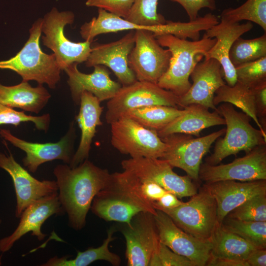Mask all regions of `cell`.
I'll return each instance as SVG.
<instances>
[{"label": "cell", "mask_w": 266, "mask_h": 266, "mask_svg": "<svg viewBox=\"0 0 266 266\" xmlns=\"http://www.w3.org/2000/svg\"><path fill=\"white\" fill-rule=\"evenodd\" d=\"M183 112L163 129L157 132L163 137L169 134L181 133L200 136L203 130L218 125H225V121L216 111L199 104H191L183 108Z\"/></svg>", "instance_id": "obj_26"}, {"label": "cell", "mask_w": 266, "mask_h": 266, "mask_svg": "<svg viewBox=\"0 0 266 266\" xmlns=\"http://www.w3.org/2000/svg\"><path fill=\"white\" fill-rule=\"evenodd\" d=\"M74 20L73 12H59L55 7L42 18L43 44L53 51L61 70L71 64L86 62L91 51V41L74 42L65 35V27L72 24Z\"/></svg>", "instance_id": "obj_8"}, {"label": "cell", "mask_w": 266, "mask_h": 266, "mask_svg": "<svg viewBox=\"0 0 266 266\" xmlns=\"http://www.w3.org/2000/svg\"><path fill=\"white\" fill-rule=\"evenodd\" d=\"M183 202L176 195L167 191L157 201L153 202L152 205L155 209L173 208L181 205Z\"/></svg>", "instance_id": "obj_44"}, {"label": "cell", "mask_w": 266, "mask_h": 266, "mask_svg": "<svg viewBox=\"0 0 266 266\" xmlns=\"http://www.w3.org/2000/svg\"><path fill=\"white\" fill-rule=\"evenodd\" d=\"M28 82L22 80L20 84L10 86L0 83V103L38 113L46 105L51 95L42 85L33 87Z\"/></svg>", "instance_id": "obj_27"}, {"label": "cell", "mask_w": 266, "mask_h": 266, "mask_svg": "<svg viewBox=\"0 0 266 266\" xmlns=\"http://www.w3.org/2000/svg\"><path fill=\"white\" fill-rule=\"evenodd\" d=\"M171 53L157 41L153 33L135 31V43L128 56V65L137 81L157 84L167 69Z\"/></svg>", "instance_id": "obj_12"}, {"label": "cell", "mask_w": 266, "mask_h": 266, "mask_svg": "<svg viewBox=\"0 0 266 266\" xmlns=\"http://www.w3.org/2000/svg\"><path fill=\"white\" fill-rule=\"evenodd\" d=\"M222 223L228 231L260 248H266V221H242L230 218Z\"/></svg>", "instance_id": "obj_34"}, {"label": "cell", "mask_w": 266, "mask_h": 266, "mask_svg": "<svg viewBox=\"0 0 266 266\" xmlns=\"http://www.w3.org/2000/svg\"><path fill=\"white\" fill-rule=\"evenodd\" d=\"M192 84L186 94L179 97V107L199 104L217 112L213 103L216 91L226 84L220 63L212 58L199 62L190 74Z\"/></svg>", "instance_id": "obj_20"}, {"label": "cell", "mask_w": 266, "mask_h": 266, "mask_svg": "<svg viewBox=\"0 0 266 266\" xmlns=\"http://www.w3.org/2000/svg\"><path fill=\"white\" fill-rule=\"evenodd\" d=\"M1 221H1V218H0V224L1 223Z\"/></svg>", "instance_id": "obj_47"}, {"label": "cell", "mask_w": 266, "mask_h": 266, "mask_svg": "<svg viewBox=\"0 0 266 266\" xmlns=\"http://www.w3.org/2000/svg\"><path fill=\"white\" fill-rule=\"evenodd\" d=\"M226 217L242 221H266V194L256 196L231 211Z\"/></svg>", "instance_id": "obj_36"}, {"label": "cell", "mask_w": 266, "mask_h": 266, "mask_svg": "<svg viewBox=\"0 0 266 266\" xmlns=\"http://www.w3.org/2000/svg\"><path fill=\"white\" fill-rule=\"evenodd\" d=\"M0 167L7 172L12 179L16 197L17 218H20L24 210L33 202L58 193L56 181L35 178L15 161L11 153L6 155L0 152Z\"/></svg>", "instance_id": "obj_18"}, {"label": "cell", "mask_w": 266, "mask_h": 266, "mask_svg": "<svg viewBox=\"0 0 266 266\" xmlns=\"http://www.w3.org/2000/svg\"><path fill=\"white\" fill-rule=\"evenodd\" d=\"M180 4L186 12L189 21H193L199 17V12L203 8L211 10L216 9L215 0H169Z\"/></svg>", "instance_id": "obj_41"}, {"label": "cell", "mask_w": 266, "mask_h": 266, "mask_svg": "<svg viewBox=\"0 0 266 266\" xmlns=\"http://www.w3.org/2000/svg\"><path fill=\"white\" fill-rule=\"evenodd\" d=\"M249 266H266V248H258L246 260Z\"/></svg>", "instance_id": "obj_45"}, {"label": "cell", "mask_w": 266, "mask_h": 266, "mask_svg": "<svg viewBox=\"0 0 266 266\" xmlns=\"http://www.w3.org/2000/svg\"><path fill=\"white\" fill-rule=\"evenodd\" d=\"M155 209L163 211L178 227L200 239L210 240L218 224L216 200L204 185L189 201L176 207Z\"/></svg>", "instance_id": "obj_7"}, {"label": "cell", "mask_w": 266, "mask_h": 266, "mask_svg": "<svg viewBox=\"0 0 266 266\" xmlns=\"http://www.w3.org/2000/svg\"><path fill=\"white\" fill-rule=\"evenodd\" d=\"M123 224L121 230L126 240L128 266H148L160 243L154 215L140 212L129 223Z\"/></svg>", "instance_id": "obj_14"}, {"label": "cell", "mask_w": 266, "mask_h": 266, "mask_svg": "<svg viewBox=\"0 0 266 266\" xmlns=\"http://www.w3.org/2000/svg\"><path fill=\"white\" fill-rule=\"evenodd\" d=\"M223 128L203 136L181 133L167 135L161 139L166 145L161 159L166 160L173 167L182 169L193 180H199V173L203 157L212 144L225 133Z\"/></svg>", "instance_id": "obj_10"}, {"label": "cell", "mask_w": 266, "mask_h": 266, "mask_svg": "<svg viewBox=\"0 0 266 266\" xmlns=\"http://www.w3.org/2000/svg\"><path fill=\"white\" fill-rule=\"evenodd\" d=\"M140 181L141 193L144 197L151 203L157 201L167 192L155 182L141 179Z\"/></svg>", "instance_id": "obj_43"}, {"label": "cell", "mask_w": 266, "mask_h": 266, "mask_svg": "<svg viewBox=\"0 0 266 266\" xmlns=\"http://www.w3.org/2000/svg\"><path fill=\"white\" fill-rule=\"evenodd\" d=\"M159 241L176 253L185 257L196 266H205L210 258V240L196 238L178 227L163 211L154 215Z\"/></svg>", "instance_id": "obj_16"}, {"label": "cell", "mask_w": 266, "mask_h": 266, "mask_svg": "<svg viewBox=\"0 0 266 266\" xmlns=\"http://www.w3.org/2000/svg\"><path fill=\"white\" fill-rule=\"evenodd\" d=\"M115 228H111L107 232V235L103 243L96 248H89L84 251L78 252L76 256L72 259H69L68 256L58 257L54 256L49 259L42 266H87L92 263L99 260H103L110 263L115 266L121 264L120 257L109 249L110 243L114 240L113 234Z\"/></svg>", "instance_id": "obj_29"}, {"label": "cell", "mask_w": 266, "mask_h": 266, "mask_svg": "<svg viewBox=\"0 0 266 266\" xmlns=\"http://www.w3.org/2000/svg\"><path fill=\"white\" fill-rule=\"evenodd\" d=\"M50 114L34 116L27 115L24 111H18L0 103V126L12 125L18 126L21 123L32 122L37 130L47 132L50 123Z\"/></svg>", "instance_id": "obj_38"}, {"label": "cell", "mask_w": 266, "mask_h": 266, "mask_svg": "<svg viewBox=\"0 0 266 266\" xmlns=\"http://www.w3.org/2000/svg\"><path fill=\"white\" fill-rule=\"evenodd\" d=\"M59 201L68 217L69 226L79 231L86 225V217L96 195L104 187L111 173L88 159L74 167L66 164L53 170Z\"/></svg>", "instance_id": "obj_1"}, {"label": "cell", "mask_w": 266, "mask_h": 266, "mask_svg": "<svg viewBox=\"0 0 266 266\" xmlns=\"http://www.w3.org/2000/svg\"><path fill=\"white\" fill-rule=\"evenodd\" d=\"M217 109L227 128L225 136L216 141L213 153L206 158L205 163L218 165L230 155L242 151L247 153L257 146L266 145V138L259 129L251 125L249 116L236 111L229 103L224 102Z\"/></svg>", "instance_id": "obj_5"}, {"label": "cell", "mask_w": 266, "mask_h": 266, "mask_svg": "<svg viewBox=\"0 0 266 266\" xmlns=\"http://www.w3.org/2000/svg\"><path fill=\"white\" fill-rule=\"evenodd\" d=\"M221 20L230 23L247 20L257 24L266 32V0H247L236 8L225 9L221 13Z\"/></svg>", "instance_id": "obj_32"}, {"label": "cell", "mask_w": 266, "mask_h": 266, "mask_svg": "<svg viewBox=\"0 0 266 266\" xmlns=\"http://www.w3.org/2000/svg\"><path fill=\"white\" fill-rule=\"evenodd\" d=\"M203 185L214 198L217 204V220L223 222L233 210L250 199L266 194V180L237 182L224 180Z\"/></svg>", "instance_id": "obj_24"}, {"label": "cell", "mask_w": 266, "mask_h": 266, "mask_svg": "<svg viewBox=\"0 0 266 266\" xmlns=\"http://www.w3.org/2000/svg\"><path fill=\"white\" fill-rule=\"evenodd\" d=\"M158 0H135L125 20L139 25L152 27L164 25L167 21L157 12Z\"/></svg>", "instance_id": "obj_35"}, {"label": "cell", "mask_w": 266, "mask_h": 266, "mask_svg": "<svg viewBox=\"0 0 266 266\" xmlns=\"http://www.w3.org/2000/svg\"><path fill=\"white\" fill-rule=\"evenodd\" d=\"M179 97L158 84L136 80L122 86L107 102L105 118L107 123L119 118L127 111L151 105H166L178 108Z\"/></svg>", "instance_id": "obj_11"}, {"label": "cell", "mask_w": 266, "mask_h": 266, "mask_svg": "<svg viewBox=\"0 0 266 266\" xmlns=\"http://www.w3.org/2000/svg\"><path fill=\"white\" fill-rule=\"evenodd\" d=\"M253 27L252 23L249 21L240 24L221 20L206 30L203 35L202 37L215 38L216 40L214 45L204 55V59H214L220 63L224 79L230 86H233L237 82L234 66L229 57L230 50L237 38Z\"/></svg>", "instance_id": "obj_22"}, {"label": "cell", "mask_w": 266, "mask_h": 266, "mask_svg": "<svg viewBox=\"0 0 266 266\" xmlns=\"http://www.w3.org/2000/svg\"><path fill=\"white\" fill-rule=\"evenodd\" d=\"M123 170L133 173L142 180L155 182L178 198L191 197L197 193L193 179L188 175L181 176L173 171V167L160 158H130L123 160Z\"/></svg>", "instance_id": "obj_13"}, {"label": "cell", "mask_w": 266, "mask_h": 266, "mask_svg": "<svg viewBox=\"0 0 266 266\" xmlns=\"http://www.w3.org/2000/svg\"><path fill=\"white\" fill-rule=\"evenodd\" d=\"M154 36L160 45L167 47L171 55L168 67L157 84L176 96L181 97L191 85L189 77L194 67L216 40L202 37L190 41L170 34Z\"/></svg>", "instance_id": "obj_3"}, {"label": "cell", "mask_w": 266, "mask_h": 266, "mask_svg": "<svg viewBox=\"0 0 266 266\" xmlns=\"http://www.w3.org/2000/svg\"><path fill=\"white\" fill-rule=\"evenodd\" d=\"M206 266H249L245 261L231 259L215 258L210 257Z\"/></svg>", "instance_id": "obj_46"}, {"label": "cell", "mask_w": 266, "mask_h": 266, "mask_svg": "<svg viewBox=\"0 0 266 266\" xmlns=\"http://www.w3.org/2000/svg\"><path fill=\"white\" fill-rule=\"evenodd\" d=\"M205 28L204 21L200 17L188 22L167 21L164 25L147 27L130 22L99 8L98 16L82 25L80 33L85 40L92 42L95 36L100 34L126 30H145L152 32L154 35L170 34L180 38H190L197 40L199 39L200 32L204 31Z\"/></svg>", "instance_id": "obj_6"}, {"label": "cell", "mask_w": 266, "mask_h": 266, "mask_svg": "<svg viewBox=\"0 0 266 266\" xmlns=\"http://www.w3.org/2000/svg\"><path fill=\"white\" fill-rule=\"evenodd\" d=\"M148 266H196L188 258L180 255L160 242Z\"/></svg>", "instance_id": "obj_39"}, {"label": "cell", "mask_w": 266, "mask_h": 266, "mask_svg": "<svg viewBox=\"0 0 266 266\" xmlns=\"http://www.w3.org/2000/svg\"><path fill=\"white\" fill-rule=\"evenodd\" d=\"M74 63L66 67L64 70L68 78L69 85L74 102L79 105L81 94L84 91L92 93L100 101L114 97L122 87L121 84L111 79L108 70L101 65L94 66L90 74L80 72Z\"/></svg>", "instance_id": "obj_23"}, {"label": "cell", "mask_w": 266, "mask_h": 266, "mask_svg": "<svg viewBox=\"0 0 266 266\" xmlns=\"http://www.w3.org/2000/svg\"><path fill=\"white\" fill-rule=\"evenodd\" d=\"M42 18L35 21L29 30V39L17 54L10 59L0 61V69L15 71L23 81L34 80L39 85L46 84L56 88L60 80L61 68L54 54H47L40 48Z\"/></svg>", "instance_id": "obj_4"}, {"label": "cell", "mask_w": 266, "mask_h": 266, "mask_svg": "<svg viewBox=\"0 0 266 266\" xmlns=\"http://www.w3.org/2000/svg\"><path fill=\"white\" fill-rule=\"evenodd\" d=\"M237 81L250 89L266 82V57L234 67Z\"/></svg>", "instance_id": "obj_37"}, {"label": "cell", "mask_w": 266, "mask_h": 266, "mask_svg": "<svg viewBox=\"0 0 266 266\" xmlns=\"http://www.w3.org/2000/svg\"><path fill=\"white\" fill-rule=\"evenodd\" d=\"M215 94L213 99L215 106L227 102L240 108L253 119L266 138V132L263 129L257 117L254 94L250 88L237 81L233 86L225 84L219 88Z\"/></svg>", "instance_id": "obj_30"}, {"label": "cell", "mask_w": 266, "mask_h": 266, "mask_svg": "<svg viewBox=\"0 0 266 266\" xmlns=\"http://www.w3.org/2000/svg\"><path fill=\"white\" fill-rule=\"evenodd\" d=\"M266 57V33L253 39L241 37L233 44L229 54L230 62L235 67L239 65Z\"/></svg>", "instance_id": "obj_33"}, {"label": "cell", "mask_w": 266, "mask_h": 266, "mask_svg": "<svg viewBox=\"0 0 266 266\" xmlns=\"http://www.w3.org/2000/svg\"><path fill=\"white\" fill-rule=\"evenodd\" d=\"M253 93L259 121L266 132V82L251 89Z\"/></svg>", "instance_id": "obj_42"}, {"label": "cell", "mask_w": 266, "mask_h": 266, "mask_svg": "<svg viewBox=\"0 0 266 266\" xmlns=\"http://www.w3.org/2000/svg\"><path fill=\"white\" fill-rule=\"evenodd\" d=\"M135 43V31L115 41L105 44L97 43L91 47L85 62L88 67L103 65L114 73L122 86L131 85L137 80L128 65V56Z\"/></svg>", "instance_id": "obj_19"}, {"label": "cell", "mask_w": 266, "mask_h": 266, "mask_svg": "<svg viewBox=\"0 0 266 266\" xmlns=\"http://www.w3.org/2000/svg\"><path fill=\"white\" fill-rule=\"evenodd\" d=\"M100 102L89 92L84 91L81 95L79 111L76 117L81 130V137L78 148L69 164L71 167H74L88 159L96 129L102 125L100 116L103 107L100 105Z\"/></svg>", "instance_id": "obj_25"}, {"label": "cell", "mask_w": 266, "mask_h": 266, "mask_svg": "<svg viewBox=\"0 0 266 266\" xmlns=\"http://www.w3.org/2000/svg\"><path fill=\"white\" fill-rule=\"evenodd\" d=\"M1 136L13 146L24 151V166L29 171L34 173L42 164L55 160H60L69 164L73 156V145L75 129L72 122L66 134L55 143H34L25 141L13 135L8 130L0 131Z\"/></svg>", "instance_id": "obj_17"}, {"label": "cell", "mask_w": 266, "mask_h": 266, "mask_svg": "<svg viewBox=\"0 0 266 266\" xmlns=\"http://www.w3.org/2000/svg\"><path fill=\"white\" fill-rule=\"evenodd\" d=\"M90 209L106 221L122 223H129L140 212L156 214L152 203L141 193L140 179L125 170L111 173L106 185L94 197Z\"/></svg>", "instance_id": "obj_2"}, {"label": "cell", "mask_w": 266, "mask_h": 266, "mask_svg": "<svg viewBox=\"0 0 266 266\" xmlns=\"http://www.w3.org/2000/svg\"><path fill=\"white\" fill-rule=\"evenodd\" d=\"M199 177L205 183L224 180H266V145L257 146L244 156L227 164H201Z\"/></svg>", "instance_id": "obj_15"}, {"label": "cell", "mask_w": 266, "mask_h": 266, "mask_svg": "<svg viewBox=\"0 0 266 266\" xmlns=\"http://www.w3.org/2000/svg\"><path fill=\"white\" fill-rule=\"evenodd\" d=\"M210 257L245 261L260 248L227 230L222 223L217 225L210 239Z\"/></svg>", "instance_id": "obj_28"}, {"label": "cell", "mask_w": 266, "mask_h": 266, "mask_svg": "<svg viewBox=\"0 0 266 266\" xmlns=\"http://www.w3.org/2000/svg\"><path fill=\"white\" fill-rule=\"evenodd\" d=\"M183 111L184 109L172 106L151 105L130 109L121 116L128 117L144 127L157 132L166 127Z\"/></svg>", "instance_id": "obj_31"}, {"label": "cell", "mask_w": 266, "mask_h": 266, "mask_svg": "<svg viewBox=\"0 0 266 266\" xmlns=\"http://www.w3.org/2000/svg\"><path fill=\"white\" fill-rule=\"evenodd\" d=\"M64 213L58 193L33 202L24 210L14 232L0 239V252L4 253L9 250L17 241L29 232H32V235L35 236L39 241L43 240L46 236L41 230L44 222L53 215Z\"/></svg>", "instance_id": "obj_21"}, {"label": "cell", "mask_w": 266, "mask_h": 266, "mask_svg": "<svg viewBox=\"0 0 266 266\" xmlns=\"http://www.w3.org/2000/svg\"><path fill=\"white\" fill-rule=\"evenodd\" d=\"M135 0H87V6L97 7L126 19Z\"/></svg>", "instance_id": "obj_40"}, {"label": "cell", "mask_w": 266, "mask_h": 266, "mask_svg": "<svg viewBox=\"0 0 266 266\" xmlns=\"http://www.w3.org/2000/svg\"><path fill=\"white\" fill-rule=\"evenodd\" d=\"M112 145L131 158H162L166 145L157 132L124 116L109 124Z\"/></svg>", "instance_id": "obj_9"}]
</instances>
